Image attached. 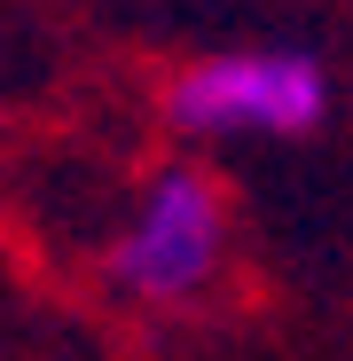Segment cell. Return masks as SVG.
Listing matches in <instances>:
<instances>
[{
  "instance_id": "obj_1",
  "label": "cell",
  "mask_w": 353,
  "mask_h": 361,
  "mask_svg": "<svg viewBox=\"0 0 353 361\" xmlns=\"http://www.w3.org/2000/svg\"><path fill=\"white\" fill-rule=\"evenodd\" d=\"M337 87L299 47H228L165 79V126L181 142H299L330 118Z\"/></svg>"
},
{
  "instance_id": "obj_2",
  "label": "cell",
  "mask_w": 353,
  "mask_h": 361,
  "mask_svg": "<svg viewBox=\"0 0 353 361\" xmlns=\"http://www.w3.org/2000/svg\"><path fill=\"white\" fill-rule=\"evenodd\" d=\"M228 259V197L204 165H165L142 180V197L126 204L102 275L134 307H189V298L220 275Z\"/></svg>"
}]
</instances>
